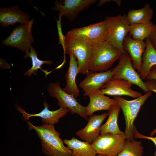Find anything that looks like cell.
<instances>
[{
  "label": "cell",
  "mask_w": 156,
  "mask_h": 156,
  "mask_svg": "<svg viewBox=\"0 0 156 156\" xmlns=\"http://www.w3.org/2000/svg\"><path fill=\"white\" fill-rule=\"evenodd\" d=\"M30 130L36 132L40 140L43 153L47 156H72V151L64 144L60 133L55 129L54 125L44 123L36 126L29 121H26Z\"/></svg>",
  "instance_id": "obj_1"
},
{
  "label": "cell",
  "mask_w": 156,
  "mask_h": 156,
  "mask_svg": "<svg viewBox=\"0 0 156 156\" xmlns=\"http://www.w3.org/2000/svg\"><path fill=\"white\" fill-rule=\"evenodd\" d=\"M123 53L106 40L94 45L88 64L89 71L101 72L108 70Z\"/></svg>",
  "instance_id": "obj_2"
},
{
  "label": "cell",
  "mask_w": 156,
  "mask_h": 156,
  "mask_svg": "<svg viewBox=\"0 0 156 156\" xmlns=\"http://www.w3.org/2000/svg\"><path fill=\"white\" fill-rule=\"evenodd\" d=\"M152 94L149 91L143 95L132 100H127L120 96H114L121 109L125 120V128L124 134L126 139L133 140L134 122L142 106Z\"/></svg>",
  "instance_id": "obj_3"
},
{
  "label": "cell",
  "mask_w": 156,
  "mask_h": 156,
  "mask_svg": "<svg viewBox=\"0 0 156 156\" xmlns=\"http://www.w3.org/2000/svg\"><path fill=\"white\" fill-rule=\"evenodd\" d=\"M65 38L66 53L72 52L76 57L79 73L87 75L89 72L88 64L94 45L67 33Z\"/></svg>",
  "instance_id": "obj_4"
},
{
  "label": "cell",
  "mask_w": 156,
  "mask_h": 156,
  "mask_svg": "<svg viewBox=\"0 0 156 156\" xmlns=\"http://www.w3.org/2000/svg\"><path fill=\"white\" fill-rule=\"evenodd\" d=\"M108 31L106 41L114 47L121 51L124 50L123 44L129 30L130 24L126 15L120 14L115 16H106Z\"/></svg>",
  "instance_id": "obj_5"
},
{
  "label": "cell",
  "mask_w": 156,
  "mask_h": 156,
  "mask_svg": "<svg viewBox=\"0 0 156 156\" xmlns=\"http://www.w3.org/2000/svg\"><path fill=\"white\" fill-rule=\"evenodd\" d=\"M34 22L33 18L27 23L20 24L1 43L5 46L16 48L26 54L28 53L34 41L32 30Z\"/></svg>",
  "instance_id": "obj_6"
},
{
  "label": "cell",
  "mask_w": 156,
  "mask_h": 156,
  "mask_svg": "<svg viewBox=\"0 0 156 156\" xmlns=\"http://www.w3.org/2000/svg\"><path fill=\"white\" fill-rule=\"evenodd\" d=\"M126 138L124 134H100L91 143L96 154L117 156L122 150Z\"/></svg>",
  "instance_id": "obj_7"
},
{
  "label": "cell",
  "mask_w": 156,
  "mask_h": 156,
  "mask_svg": "<svg viewBox=\"0 0 156 156\" xmlns=\"http://www.w3.org/2000/svg\"><path fill=\"white\" fill-rule=\"evenodd\" d=\"M113 70L112 79H124L137 85L145 93L150 91L139 74L135 70L131 59L126 51L123 53L118 65Z\"/></svg>",
  "instance_id": "obj_8"
},
{
  "label": "cell",
  "mask_w": 156,
  "mask_h": 156,
  "mask_svg": "<svg viewBox=\"0 0 156 156\" xmlns=\"http://www.w3.org/2000/svg\"><path fill=\"white\" fill-rule=\"evenodd\" d=\"M47 91L51 96L57 99V104L60 107L68 109L71 113L77 114L86 120L88 119L86 107L79 104L72 95L65 92L61 88L59 82L50 83Z\"/></svg>",
  "instance_id": "obj_9"
},
{
  "label": "cell",
  "mask_w": 156,
  "mask_h": 156,
  "mask_svg": "<svg viewBox=\"0 0 156 156\" xmlns=\"http://www.w3.org/2000/svg\"><path fill=\"white\" fill-rule=\"evenodd\" d=\"M108 31L107 20L80 28H75L67 33L94 45L106 40Z\"/></svg>",
  "instance_id": "obj_10"
},
{
  "label": "cell",
  "mask_w": 156,
  "mask_h": 156,
  "mask_svg": "<svg viewBox=\"0 0 156 156\" xmlns=\"http://www.w3.org/2000/svg\"><path fill=\"white\" fill-rule=\"evenodd\" d=\"M97 1L96 0H64L55 2L53 10L59 11L58 17L64 16L68 20H74L78 14Z\"/></svg>",
  "instance_id": "obj_11"
},
{
  "label": "cell",
  "mask_w": 156,
  "mask_h": 156,
  "mask_svg": "<svg viewBox=\"0 0 156 156\" xmlns=\"http://www.w3.org/2000/svg\"><path fill=\"white\" fill-rule=\"evenodd\" d=\"M113 73V68L103 72H89L79 84L84 92V96H88L91 92L100 90L107 81L112 78Z\"/></svg>",
  "instance_id": "obj_12"
},
{
  "label": "cell",
  "mask_w": 156,
  "mask_h": 156,
  "mask_svg": "<svg viewBox=\"0 0 156 156\" xmlns=\"http://www.w3.org/2000/svg\"><path fill=\"white\" fill-rule=\"evenodd\" d=\"M133 84L122 79H111L100 89L105 94L115 96L124 95L137 98L142 95L141 93L131 89Z\"/></svg>",
  "instance_id": "obj_13"
},
{
  "label": "cell",
  "mask_w": 156,
  "mask_h": 156,
  "mask_svg": "<svg viewBox=\"0 0 156 156\" xmlns=\"http://www.w3.org/2000/svg\"><path fill=\"white\" fill-rule=\"evenodd\" d=\"M44 109L40 112L35 114L27 113L18 105H15V107L20 113L23 114V119L24 120H29L31 117H39L42 118V123L53 125L57 123L60 118L64 117L70 111L68 109L61 107L54 111L49 110V106L45 101H44Z\"/></svg>",
  "instance_id": "obj_14"
},
{
  "label": "cell",
  "mask_w": 156,
  "mask_h": 156,
  "mask_svg": "<svg viewBox=\"0 0 156 156\" xmlns=\"http://www.w3.org/2000/svg\"><path fill=\"white\" fill-rule=\"evenodd\" d=\"M30 16L21 10L18 5L0 9V24L3 28L14 25L17 23H27L30 21Z\"/></svg>",
  "instance_id": "obj_15"
},
{
  "label": "cell",
  "mask_w": 156,
  "mask_h": 156,
  "mask_svg": "<svg viewBox=\"0 0 156 156\" xmlns=\"http://www.w3.org/2000/svg\"><path fill=\"white\" fill-rule=\"evenodd\" d=\"M108 116L107 113L101 115L92 114L89 116L86 126L78 130L75 134L83 141L91 144L99 135L101 124Z\"/></svg>",
  "instance_id": "obj_16"
},
{
  "label": "cell",
  "mask_w": 156,
  "mask_h": 156,
  "mask_svg": "<svg viewBox=\"0 0 156 156\" xmlns=\"http://www.w3.org/2000/svg\"><path fill=\"white\" fill-rule=\"evenodd\" d=\"M90 101L86 107V115L90 116L95 112L100 110H110L117 105L116 101L105 95L99 90L90 93L88 95Z\"/></svg>",
  "instance_id": "obj_17"
},
{
  "label": "cell",
  "mask_w": 156,
  "mask_h": 156,
  "mask_svg": "<svg viewBox=\"0 0 156 156\" xmlns=\"http://www.w3.org/2000/svg\"><path fill=\"white\" fill-rule=\"evenodd\" d=\"M146 46V42L144 41L134 40L128 35L123 44L124 50L131 59L133 67L139 73L141 70L142 57Z\"/></svg>",
  "instance_id": "obj_18"
},
{
  "label": "cell",
  "mask_w": 156,
  "mask_h": 156,
  "mask_svg": "<svg viewBox=\"0 0 156 156\" xmlns=\"http://www.w3.org/2000/svg\"><path fill=\"white\" fill-rule=\"evenodd\" d=\"M68 55L70 56L69 65L65 77L66 86L62 88L67 93L72 95L76 99L79 95V90L76 82L77 75L79 73V67L76 57L72 52Z\"/></svg>",
  "instance_id": "obj_19"
},
{
  "label": "cell",
  "mask_w": 156,
  "mask_h": 156,
  "mask_svg": "<svg viewBox=\"0 0 156 156\" xmlns=\"http://www.w3.org/2000/svg\"><path fill=\"white\" fill-rule=\"evenodd\" d=\"M67 147L71 150L72 156H96V153L91 144L82 141L73 137L70 140H63Z\"/></svg>",
  "instance_id": "obj_20"
},
{
  "label": "cell",
  "mask_w": 156,
  "mask_h": 156,
  "mask_svg": "<svg viewBox=\"0 0 156 156\" xmlns=\"http://www.w3.org/2000/svg\"><path fill=\"white\" fill-rule=\"evenodd\" d=\"M146 46L142 58V68L139 73L142 79H146L152 67L156 65V49L149 38L146 40Z\"/></svg>",
  "instance_id": "obj_21"
},
{
  "label": "cell",
  "mask_w": 156,
  "mask_h": 156,
  "mask_svg": "<svg viewBox=\"0 0 156 156\" xmlns=\"http://www.w3.org/2000/svg\"><path fill=\"white\" fill-rule=\"evenodd\" d=\"M153 14V9L149 4L146 3L141 8L129 10L126 17L130 25L146 24L151 22Z\"/></svg>",
  "instance_id": "obj_22"
},
{
  "label": "cell",
  "mask_w": 156,
  "mask_h": 156,
  "mask_svg": "<svg viewBox=\"0 0 156 156\" xmlns=\"http://www.w3.org/2000/svg\"><path fill=\"white\" fill-rule=\"evenodd\" d=\"M120 109L119 105L117 104L109 111L107 120L101 126L100 134L107 133L118 134L124 133V132L120 130L117 122Z\"/></svg>",
  "instance_id": "obj_23"
},
{
  "label": "cell",
  "mask_w": 156,
  "mask_h": 156,
  "mask_svg": "<svg viewBox=\"0 0 156 156\" xmlns=\"http://www.w3.org/2000/svg\"><path fill=\"white\" fill-rule=\"evenodd\" d=\"M154 25L151 22L130 25L128 35L134 40L144 41L149 38Z\"/></svg>",
  "instance_id": "obj_24"
},
{
  "label": "cell",
  "mask_w": 156,
  "mask_h": 156,
  "mask_svg": "<svg viewBox=\"0 0 156 156\" xmlns=\"http://www.w3.org/2000/svg\"><path fill=\"white\" fill-rule=\"evenodd\" d=\"M143 148L140 141L126 139L123 148L117 156H143Z\"/></svg>",
  "instance_id": "obj_25"
},
{
  "label": "cell",
  "mask_w": 156,
  "mask_h": 156,
  "mask_svg": "<svg viewBox=\"0 0 156 156\" xmlns=\"http://www.w3.org/2000/svg\"><path fill=\"white\" fill-rule=\"evenodd\" d=\"M38 54L37 52L33 47H31L30 51L28 53L26 54L23 56L25 59L30 57L31 60L32 66L31 68L27 70L24 74V76L30 77L35 73L36 71L39 69L42 70L41 67L44 64L52 65L53 64V61L47 60H42L39 59L38 57Z\"/></svg>",
  "instance_id": "obj_26"
},
{
  "label": "cell",
  "mask_w": 156,
  "mask_h": 156,
  "mask_svg": "<svg viewBox=\"0 0 156 156\" xmlns=\"http://www.w3.org/2000/svg\"><path fill=\"white\" fill-rule=\"evenodd\" d=\"M62 17H59L58 20H56L57 23V29L58 30L59 36V44H61L63 47L64 53V58L63 63H64L65 60V54L66 53V40H65V37L63 35L62 32L61 25V21Z\"/></svg>",
  "instance_id": "obj_27"
},
{
  "label": "cell",
  "mask_w": 156,
  "mask_h": 156,
  "mask_svg": "<svg viewBox=\"0 0 156 156\" xmlns=\"http://www.w3.org/2000/svg\"><path fill=\"white\" fill-rule=\"evenodd\" d=\"M133 136L134 138H143L150 140L154 143L156 147V137L148 136L143 135L138 131L135 126L134 129ZM153 156H156V150Z\"/></svg>",
  "instance_id": "obj_28"
},
{
  "label": "cell",
  "mask_w": 156,
  "mask_h": 156,
  "mask_svg": "<svg viewBox=\"0 0 156 156\" xmlns=\"http://www.w3.org/2000/svg\"><path fill=\"white\" fill-rule=\"evenodd\" d=\"M144 82L149 91L156 93V81L146 80Z\"/></svg>",
  "instance_id": "obj_29"
},
{
  "label": "cell",
  "mask_w": 156,
  "mask_h": 156,
  "mask_svg": "<svg viewBox=\"0 0 156 156\" xmlns=\"http://www.w3.org/2000/svg\"><path fill=\"white\" fill-rule=\"evenodd\" d=\"M149 38L151 43L156 49V25H154Z\"/></svg>",
  "instance_id": "obj_30"
},
{
  "label": "cell",
  "mask_w": 156,
  "mask_h": 156,
  "mask_svg": "<svg viewBox=\"0 0 156 156\" xmlns=\"http://www.w3.org/2000/svg\"><path fill=\"white\" fill-rule=\"evenodd\" d=\"M146 79L156 81V65H155L152 67Z\"/></svg>",
  "instance_id": "obj_31"
},
{
  "label": "cell",
  "mask_w": 156,
  "mask_h": 156,
  "mask_svg": "<svg viewBox=\"0 0 156 156\" xmlns=\"http://www.w3.org/2000/svg\"><path fill=\"white\" fill-rule=\"evenodd\" d=\"M0 63L1 69H9L10 68V64L7 63L5 60L1 57H0Z\"/></svg>",
  "instance_id": "obj_32"
},
{
  "label": "cell",
  "mask_w": 156,
  "mask_h": 156,
  "mask_svg": "<svg viewBox=\"0 0 156 156\" xmlns=\"http://www.w3.org/2000/svg\"><path fill=\"white\" fill-rule=\"evenodd\" d=\"M156 133V127L150 133V136H153Z\"/></svg>",
  "instance_id": "obj_33"
},
{
  "label": "cell",
  "mask_w": 156,
  "mask_h": 156,
  "mask_svg": "<svg viewBox=\"0 0 156 156\" xmlns=\"http://www.w3.org/2000/svg\"><path fill=\"white\" fill-rule=\"evenodd\" d=\"M96 156H107L103 155H100V154H98V155H96Z\"/></svg>",
  "instance_id": "obj_34"
},
{
  "label": "cell",
  "mask_w": 156,
  "mask_h": 156,
  "mask_svg": "<svg viewBox=\"0 0 156 156\" xmlns=\"http://www.w3.org/2000/svg\"></svg>",
  "instance_id": "obj_35"
}]
</instances>
